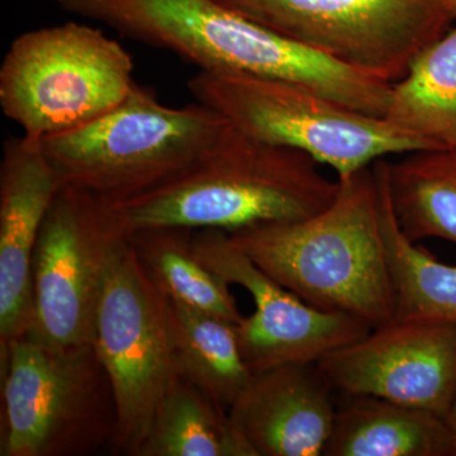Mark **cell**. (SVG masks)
Listing matches in <instances>:
<instances>
[{
  "label": "cell",
  "mask_w": 456,
  "mask_h": 456,
  "mask_svg": "<svg viewBox=\"0 0 456 456\" xmlns=\"http://www.w3.org/2000/svg\"><path fill=\"white\" fill-rule=\"evenodd\" d=\"M126 37L169 50L204 73L308 86L342 106L384 117L392 84L356 70L235 13L216 0H53Z\"/></svg>",
  "instance_id": "6da1fadb"
},
{
  "label": "cell",
  "mask_w": 456,
  "mask_h": 456,
  "mask_svg": "<svg viewBox=\"0 0 456 456\" xmlns=\"http://www.w3.org/2000/svg\"><path fill=\"white\" fill-rule=\"evenodd\" d=\"M312 156L255 139L228 123L193 163L158 187L112 204L126 235L178 227L235 232L312 217L334 202L330 180Z\"/></svg>",
  "instance_id": "7a4b0ae2"
},
{
  "label": "cell",
  "mask_w": 456,
  "mask_h": 456,
  "mask_svg": "<svg viewBox=\"0 0 456 456\" xmlns=\"http://www.w3.org/2000/svg\"><path fill=\"white\" fill-rule=\"evenodd\" d=\"M334 202L312 217L228 233L264 273L297 297L373 327L395 320V293L373 167L338 178Z\"/></svg>",
  "instance_id": "3957f363"
},
{
  "label": "cell",
  "mask_w": 456,
  "mask_h": 456,
  "mask_svg": "<svg viewBox=\"0 0 456 456\" xmlns=\"http://www.w3.org/2000/svg\"><path fill=\"white\" fill-rule=\"evenodd\" d=\"M227 125L220 113L200 102L167 107L152 90L137 84L110 112L41 143L62 185L119 203L193 163Z\"/></svg>",
  "instance_id": "277c9868"
},
{
  "label": "cell",
  "mask_w": 456,
  "mask_h": 456,
  "mask_svg": "<svg viewBox=\"0 0 456 456\" xmlns=\"http://www.w3.org/2000/svg\"><path fill=\"white\" fill-rule=\"evenodd\" d=\"M188 88L237 130L299 150L331 167L338 178L389 155L437 150L386 117L358 112L288 80L200 71Z\"/></svg>",
  "instance_id": "5b68a950"
},
{
  "label": "cell",
  "mask_w": 456,
  "mask_h": 456,
  "mask_svg": "<svg viewBox=\"0 0 456 456\" xmlns=\"http://www.w3.org/2000/svg\"><path fill=\"white\" fill-rule=\"evenodd\" d=\"M0 354V456L113 452L116 401L92 344L53 349L23 336Z\"/></svg>",
  "instance_id": "8992f818"
},
{
  "label": "cell",
  "mask_w": 456,
  "mask_h": 456,
  "mask_svg": "<svg viewBox=\"0 0 456 456\" xmlns=\"http://www.w3.org/2000/svg\"><path fill=\"white\" fill-rule=\"evenodd\" d=\"M137 83L118 42L69 22L18 36L0 68V107L42 140L82 127L122 103Z\"/></svg>",
  "instance_id": "52a82bcc"
},
{
  "label": "cell",
  "mask_w": 456,
  "mask_h": 456,
  "mask_svg": "<svg viewBox=\"0 0 456 456\" xmlns=\"http://www.w3.org/2000/svg\"><path fill=\"white\" fill-rule=\"evenodd\" d=\"M93 347L112 384L113 452L137 456L176 370L169 302L127 239L114 254L95 314Z\"/></svg>",
  "instance_id": "ba28073f"
},
{
  "label": "cell",
  "mask_w": 456,
  "mask_h": 456,
  "mask_svg": "<svg viewBox=\"0 0 456 456\" xmlns=\"http://www.w3.org/2000/svg\"><path fill=\"white\" fill-rule=\"evenodd\" d=\"M288 40L393 84L452 28L443 0H216Z\"/></svg>",
  "instance_id": "9c48e42d"
},
{
  "label": "cell",
  "mask_w": 456,
  "mask_h": 456,
  "mask_svg": "<svg viewBox=\"0 0 456 456\" xmlns=\"http://www.w3.org/2000/svg\"><path fill=\"white\" fill-rule=\"evenodd\" d=\"M126 239L112 204L62 185L33 254L35 314L26 336L53 349L92 344L99 297Z\"/></svg>",
  "instance_id": "30bf717a"
},
{
  "label": "cell",
  "mask_w": 456,
  "mask_h": 456,
  "mask_svg": "<svg viewBox=\"0 0 456 456\" xmlns=\"http://www.w3.org/2000/svg\"><path fill=\"white\" fill-rule=\"evenodd\" d=\"M193 248L207 268L253 297L255 312L237 323L240 349L254 374L285 364L317 362L370 332L365 321L314 307L270 278L226 231L194 230Z\"/></svg>",
  "instance_id": "8fae6325"
},
{
  "label": "cell",
  "mask_w": 456,
  "mask_h": 456,
  "mask_svg": "<svg viewBox=\"0 0 456 456\" xmlns=\"http://www.w3.org/2000/svg\"><path fill=\"white\" fill-rule=\"evenodd\" d=\"M338 393L445 417L456 392V323L393 320L317 362Z\"/></svg>",
  "instance_id": "7c38bea8"
},
{
  "label": "cell",
  "mask_w": 456,
  "mask_h": 456,
  "mask_svg": "<svg viewBox=\"0 0 456 456\" xmlns=\"http://www.w3.org/2000/svg\"><path fill=\"white\" fill-rule=\"evenodd\" d=\"M61 180L41 140H8L0 164V353L33 323L32 264L38 235Z\"/></svg>",
  "instance_id": "4fadbf2b"
},
{
  "label": "cell",
  "mask_w": 456,
  "mask_h": 456,
  "mask_svg": "<svg viewBox=\"0 0 456 456\" xmlns=\"http://www.w3.org/2000/svg\"><path fill=\"white\" fill-rule=\"evenodd\" d=\"M336 393L317 362L279 365L254 374L228 415L254 456H323Z\"/></svg>",
  "instance_id": "5bb4252c"
},
{
  "label": "cell",
  "mask_w": 456,
  "mask_h": 456,
  "mask_svg": "<svg viewBox=\"0 0 456 456\" xmlns=\"http://www.w3.org/2000/svg\"><path fill=\"white\" fill-rule=\"evenodd\" d=\"M340 395L323 456H456L445 417L374 395Z\"/></svg>",
  "instance_id": "9a60e30c"
},
{
  "label": "cell",
  "mask_w": 456,
  "mask_h": 456,
  "mask_svg": "<svg viewBox=\"0 0 456 456\" xmlns=\"http://www.w3.org/2000/svg\"><path fill=\"white\" fill-rule=\"evenodd\" d=\"M167 302L178 374L228 412L254 378L240 349L237 323Z\"/></svg>",
  "instance_id": "2e32d148"
},
{
  "label": "cell",
  "mask_w": 456,
  "mask_h": 456,
  "mask_svg": "<svg viewBox=\"0 0 456 456\" xmlns=\"http://www.w3.org/2000/svg\"><path fill=\"white\" fill-rule=\"evenodd\" d=\"M380 226L395 293V320L456 323V266L410 241L399 228L386 180V159L373 165Z\"/></svg>",
  "instance_id": "e0dca14e"
},
{
  "label": "cell",
  "mask_w": 456,
  "mask_h": 456,
  "mask_svg": "<svg viewBox=\"0 0 456 456\" xmlns=\"http://www.w3.org/2000/svg\"><path fill=\"white\" fill-rule=\"evenodd\" d=\"M387 119L437 150H456V26L392 84Z\"/></svg>",
  "instance_id": "ac0fdd59"
},
{
  "label": "cell",
  "mask_w": 456,
  "mask_h": 456,
  "mask_svg": "<svg viewBox=\"0 0 456 456\" xmlns=\"http://www.w3.org/2000/svg\"><path fill=\"white\" fill-rule=\"evenodd\" d=\"M395 221L410 241L441 239L456 244V150H422L386 160Z\"/></svg>",
  "instance_id": "d6986e66"
},
{
  "label": "cell",
  "mask_w": 456,
  "mask_h": 456,
  "mask_svg": "<svg viewBox=\"0 0 456 456\" xmlns=\"http://www.w3.org/2000/svg\"><path fill=\"white\" fill-rule=\"evenodd\" d=\"M137 456H254L227 411L176 374Z\"/></svg>",
  "instance_id": "ffe728a7"
},
{
  "label": "cell",
  "mask_w": 456,
  "mask_h": 456,
  "mask_svg": "<svg viewBox=\"0 0 456 456\" xmlns=\"http://www.w3.org/2000/svg\"><path fill=\"white\" fill-rule=\"evenodd\" d=\"M194 230L167 227L127 235L141 265L169 301L239 323L231 284L204 265L193 248Z\"/></svg>",
  "instance_id": "44dd1931"
},
{
  "label": "cell",
  "mask_w": 456,
  "mask_h": 456,
  "mask_svg": "<svg viewBox=\"0 0 456 456\" xmlns=\"http://www.w3.org/2000/svg\"><path fill=\"white\" fill-rule=\"evenodd\" d=\"M445 419L446 422H448L450 431H452L456 445V392L454 398H452V404H450L448 412H446Z\"/></svg>",
  "instance_id": "7402d4cb"
},
{
  "label": "cell",
  "mask_w": 456,
  "mask_h": 456,
  "mask_svg": "<svg viewBox=\"0 0 456 456\" xmlns=\"http://www.w3.org/2000/svg\"><path fill=\"white\" fill-rule=\"evenodd\" d=\"M444 5L448 9L450 16L456 20V0H443Z\"/></svg>",
  "instance_id": "603a6c76"
}]
</instances>
